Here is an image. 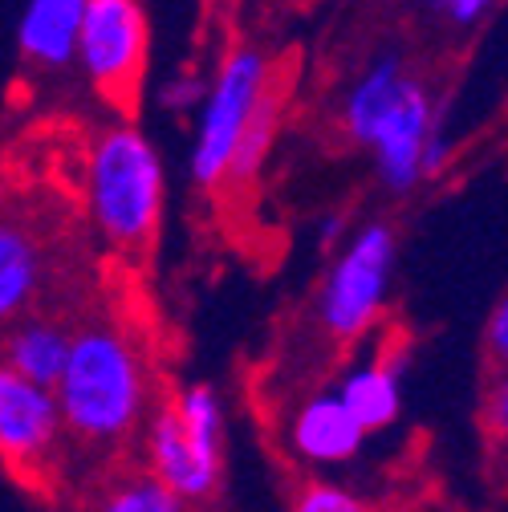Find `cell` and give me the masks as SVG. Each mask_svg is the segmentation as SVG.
I'll return each mask as SVG.
<instances>
[{
    "mask_svg": "<svg viewBox=\"0 0 508 512\" xmlns=\"http://www.w3.org/2000/svg\"><path fill=\"white\" fill-rule=\"evenodd\" d=\"M366 427L342 395H317L293 419V447L309 464H346L362 452Z\"/></svg>",
    "mask_w": 508,
    "mask_h": 512,
    "instance_id": "9c48e42d",
    "label": "cell"
},
{
    "mask_svg": "<svg viewBox=\"0 0 508 512\" xmlns=\"http://www.w3.org/2000/svg\"><path fill=\"white\" fill-rule=\"evenodd\" d=\"M45 289V248L41 240L21 228L0 220V334L17 326L29 313V305Z\"/></svg>",
    "mask_w": 508,
    "mask_h": 512,
    "instance_id": "8fae6325",
    "label": "cell"
},
{
    "mask_svg": "<svg viewBox=\"0 0 508 512\" xmlns=\"http://www.w3.org/2000/svg\"><path fill=\"white\" fill-rule=\"evenodd\" d=\"M147 460H151V472L175 488L187 504H204L220 492V480H224V468L204 460V452L192 443V435L183 431V419L175 411V399L163 403L155 415H151V427H147Z\"/></svg>",
    "mask_w": 508,
    "mask_h": 512,
    "instance_id": "ba28073f",
    "label": "cell"
},
{
    "mask_svg": "<svg viewBox=\"0 0 508 512\" xmlns=\"http://www.w3.org/2000/svg\"><path fill=\"white\" fill-rule=\"evenodd\" d=\"M61 415L57 391L0 358V464L21 484L45 488L61 464Z\"/></svg>",
    "mask_w": 508,
    "mask_h": 512,
    "instance_id": "3957f363",
    "label": "cell"
},
{
    "mask_svg": "<svg viewBox=\"0 0 508 512\" xmlns=\"http://www.w3.org/2000/svg\"><path fill=\"white\" fill-rule=\"evenodd\" d=\"M407 70H403V61L391 53V57H378L374 66L346 90V102H342V126H346V135L354 143L366 147V139L374 135V126L383 122V114L395 106V98L403 94L407 86Z\"/></svg>",
    "mask_w": 508,
    "mask_h": 512,
    "instance_id": "4fadbf2b",
    "label": "cell"
},
{
    "mask_svg": "<svg viewBox=\"0 0 508 512\" xmlns=\"http://www.w3.org/2000/svg\"><path fill=\"white\" fill-rule=\"evenodd\" d=\"M200 94H204V90H200V82H175V86H171V94H167V102H171L175 110H183V106H192Z\"/></svg>",
    "mask_w": 508,
    "mask_h": 512,
    "instance_id": "7402d4cb",
    "label": "cell"
},
{
    "mask_svg": "<svg viewBox=\"0 0 508 512\" xmlns=\"http://www.w3.org/2000/svg\"><path fill=\"white\" fill-rule=\"evenodd\" d=\"M66 431L90 447H114L147 415V366L131 334L94 322L74 330L70 362L57 378Z\"/></svg>",
    "mask_w": 508,
    "mask_h": 512,
    "instance_id": "6da1fadb",
    "label": "cell"
},
{
    "mask_svg": "<svg viewBox=\"0 0 508 512\" xmlns=\"http://www.w3.org/2000/svg\"><path fill=\"white\" fill-rule=\"evenodd\" d=\"M448 159H452V143H448V135H443V122H439L431 131V139H427V147H423V179L439 175Z\"/></svg>",
    "mask_w": 508,
    "mask_h": 512,
    "instance_id": "44dd1931",
    "label": "cell"
},
{
    "mask_svg": "<svg viewBox=\"0 0 508 512\" xmlns=\"http://www.w3.org/2000/svg\"><path fill=\"white\" fill-rule=\"evenodd\" d=\"M293 512H370V504L338 484H305L293 500Z\"/></svg>",
    "mask_w": 508,
    "mask_h": 512,
    "instance_id": "e0dca14e",
    "label": "cell"
},
{
    "mask_svg": "<svg viewBox=\"0 0 508 512\" xmlns=\"http://www.w3.org/2000/svg\"><path fill=\"white\" fill-rule=\"evenodd\" d=\"M484 423L500 443H508V374L492 382V391L484 399Z\"/></svg>",
    "mask_w": 508,
    "mask_h": 512,
    "instance_id": "ac0fdd59",
    "label": "cell"
},
{
    "mask_svg": "<svg viewBox=\"0 0 508 512\" xmlns=\"http://www.w3.org/2000/svg\"><path fill=\"white\" fill-rule=\"evenodd\" d=\"M435 126H439V114H435L427 86L419 78H407L395 106L383 114V122L366 139V147L374 151L378 179L391 191H411L423 179V147Z\"/></svg>",
    "mask_w": 508,
    "mask_h": 512,
    "instance_id": "52a82bcc",
    "label": "cell"
},
{
    "mask_svg": "<svg viewBox=\"0 0 508 512\" xmlns=\"http://www.w3.org/2000/svg\"><path fill=\"white\" fill-rule=\"evenodd\" d=\"M147 45L151 29L139 0H90L78 33V61L94 90L122 114H131L139 102Z\"/></svg>",
    "mask_w": 508,
    "mask_h": 512,
    "instance_id": "277c9868",
    "label": "cell"
},
{
    "mask_svg": "<svg viewBox=\"0 0 508 512\" xmlns=\"http://www.w3.org/2000/svg\"><path fill=\"white\" fill-rule=\"evenodd\" d=\"M86 200L98 232L126 256H143L163 216V163L131 122L98 135L86 163Z\"/></svg>",
    "mask_w": 508,
    "mask_h": 512,
    "instance_id": "7a4b0ae2",
    "label": "cell"
},
{
    "mask_svg": "<svg viewBox=\"0 0 508 512\" xmlns=\"http://www.w3.org/2000/svg\"><path fill=\"white\" fill-rule=\"evenodd\" d=\"M338 395L350 403V411L362 419L366 431L391 427L403 407V370L391 362H370L342 378Z\"/></svg>",
    "mask_w": 508,
    "mask_h": 512,
    "instance_id": "5bb4252c",
    "label": "cell"
},
{
    "mask_svg": "<svg viewBox=\"0 0 508 512\" xmlns=\"http://www.w3.org/2000/svg\"><path fill=\"white\" fill-rule=\"evenodd\" d=\"M86 9L90 0H29L17 29L21 57L41 70H61L78 61V33Z\"/></svg>",
    "mask_w": 508,
    "mask_h": 512,
    "instance_id": "30bf717a",
    "label": "cell"
},
{
    "mask_svg": "<svg viewBox=\"0 0 508 512\" xmlns=\"http://www.w3.org/2000/svg\"><path fill=\"white\" fill-rule=\"evenodd\" d=\"M269 82H273V70L257 49H236L220 66L216 82L204 94L200 131L192 143V179L200 187H220L228 179L240 135Z\"/></svg>",
    "mask_w": 508,
    "mask_h": 512,
    "instance_id": "5b68a950",
    "label": "cell"
},
{
    "mask_svg": "<svg viewBox=\"0 0 508 512\" xmlns=\"http://www.w3.org/2000/svg\"><path fill=\"white\" fill-rule=\"evenodd\" d=\"M338 232H342V216H330V220H326V224H322V244H326V248H330V244H334V240H338Z\"/></svg>",
    "mask_w": 508,
    "mask_h": 512,
    "instance_id": "603a6c76",
    "label": "cell"
},
{
    "mask_svg": "<svg viewBox=\"0 0 508 512\" xmlns=\"http://www.w3.org/2000/svg\"><path fill=\"white\" fill-rule=\"evenodd\" d=\"M281 114H285V86L273 78L257 102V110H252L244 135H240V147L232 155V167H228V183L236 187H248L252 179L261 175L265 159H269V147L277 139V126H281Z\"/></svg>",
    "mask_w": 508,
    "mask_h": 512,
    "instance_id": "9a60e30c",
    "label": "cell"
},
{
    "mask_svg": "<svg viewBox=\"0 0 508 512\" xmlns=\"http://www.w3.org/2000/svg\"><path fill=\"white\" fill-rule=\"evenodd\" d=\"M94 512H192V504H187L175 488H167L155 472L147 476H126L118 484H110Z\"/></svg>",
    "mask_w": 508,
    "mask_h": 512,
    "instance_id": "2e32d148",
    "label": "cell"
},
{
    "mask_svg": "<svg viewBox=\"0 0 508 512\" xmlns=\"http://www.w3.org/2000/svg\"><path fill=\"white\" fill-rule=\"evenodd\" d=\"M391 273H395V228L391 224L358 228L322 285L317 309H322L326 330L342 342L362 338L387 305Z\"/></svg>",
    "mask_w": 508,
    "mask_h": 512,
    "instance_id": "8992f818",
    "label": "cell"
},
{
    "mask_svg": "<svg viewBox=\"0 0 508 512\" xmlns=\"http://www.w3.org/2000/svg\"><path fill=\"white\" fill-rule=\"evenodd\" d=\"M488 354L500 366H508V297H500V305L488 317Z\"/></svg>",
    "mask_w": 508,
    "mask_h": 512,
    "instance_id": "d6986e66",
    "label": "cell"
},
{
    "mask_svg": "<svg viewBox=\"0 0 508 512\" xmlns=\"http://www.w3.org/2000/svg\"><path fill=\"white\" fill-rule=\"evenodd\" d=\"M431 5L448 17L452 25H472V21H480L492 9V0H431Z\"/></svg>",
    "mask_w": 508,
    "mask_h": 512,
    "instance_id": "ffe728a7",
    "label": "cell"
},
{
    "mask_svg": "<svg viewBox=\"0 0 508 512\" xmlns=\"http://www.w3.org/2000/svg\"><path fill=\"white\" fill-rule=\"evenodd\" d=\"M70 346H74V330L53 322V317H21L17 326L5 330V346H0V358H5L13 370L29 374L33 382H45V387H57L61 370L70 362Z\"/></svg>",
    "mask_w": 508,
    "mask_h": 512,
    "instance_id": "7c38bea8",
    "label": "cell"
}]
</instances>
